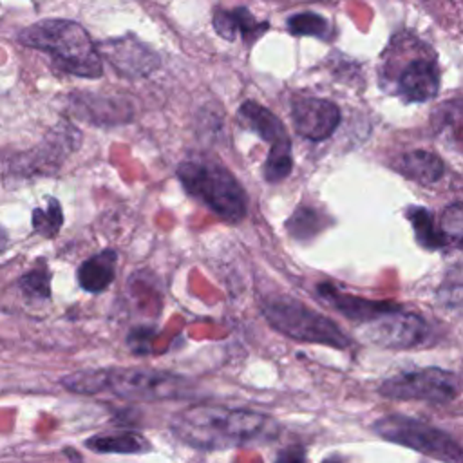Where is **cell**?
<instances>
[{
	"instance_id": "d6986e66",
	"label": "cell",
	"mask_w": 463,
	"mask_h": 463,
	"mask_svg": "<svg viewBox=\"0 0 463 463\" xmlns=\"http://www.w3.org/2000/svg\"><path fill=\"white\" fill-rule=\"evenodd\" d=\"M407 217L412 222V228L416 232L418 241L425 248H441L445 244L439 226L438 228L434 226V221H432L430 213L425 208H411L407 212Z\"/></svg>"
},
{
	"instance_id": "ac0fdd59",
	"label": "cell",
	"mask_w": 463,
	"mask_h": 463,
	"mask_svg": "<svg viewBox=\"0 0 463 463\" xmlns=\"http://www.w3.org/2000/svg\"><path fill=\"white\" fill-rule=\"evenodd\" d=\"M293 161H291V141H282L277 145H271L268 159L264 163V177L269 183H279L291 172Z\"/></svg>"
},
{
	"instance_id": "9c48e42d",
	"label": "cell",
	"mask_w": 463,
	"mask_h": 463,
	"mask_svg": "<svg viewBox=\"0 0 463 463\" xmlns=\"http://www.w3.org/2000/svg\"><path fill=\"white\" fill-rule=\"evenodd\" d=\"M291 116L295 130L311 141L329 137L340 123L338 107L333 101L320 98L295 99L291 105Z\"/></svg>"
},
{
	"instance_id": "5b68a950",
	"label": "cell",
	"mask_w": 463,
	"mask_h": 463,
	"mask_svg": "<svg viewBox=\"0 0 463 463\" xmlns=\"http://www.w3.org/2000/svg\"><path fill=\"white\" fill-rule=\"evenodd\" d=\"M374 432L392 443L414 449L447 463H463V447L447 432L425 421L391 414L374 421Z\"/></svg>"
},
{
	"instance_id": "4fadbf2b",
	"label": "cell",
	"mask_w": 463,
	"mask_h": 463,
	"mask_svg": "<svg viewBox=\"0 0 463 463\" xmlns=\"http://www.w3.org/2000/svg\"><path fill=\"white\" fill-rule=\"evenodd\" d=\"M213 27L226 40H235V36L241 33L242 40L251 43L268 29V24L257 22L246 7H237L233 11L217 9L213 14Z\"/></svg>"
},
{
	"instance_id": "cb8c5ba5",
	"label": "cell",
	"mask_w": 463,
	"mask_h": 463,
	"mask_svg": "<svg viewBox=\"0 0 463 463\" xmlns=\"http://www.w3.org/2000/svg\"><path fill=\"white\" fill-rule=\"evenodd\" d=\"M20 288L24 289L25 295L29 297H38V298H49L51 288H49V271L42 268L31 269L27 275L20 279Z\"/></svg>"
},
{
	"instance_id": "7c38bea8",
	"label": "cell",
	"mask_w": 463,
	"mask_h": 463,
	"mask_svg": "<svg viewBox=\"0 0 463 463\" xmlns=\"http://www.w3.org/2000/svg\"><path fill=\"white\" fill-rule=\"evenodd\" d=\"M318 295L335 309H338L342 315H345L351 320L356 322H369L387 311H392L400 306H396L394 302L389 300H371V298H362V297H354L349 293H342L340 289H336L331 284H320L318 286Z\"/></svg>"
},
{
	"instance_id": "8992f818",
	"label": "cell",
	"mask_w": 463,
	"mask_h": 463,
	"mask_svg": "<svg viewBox=\"0 0 463 463\" xmlns=\"http://www.w3.org/2000/svg\"><path fill=\"white\" fill-rule=\"evenodd\" d=\"M184 380L157 369H101V392L128 400H174L184 392Z\"/></svg>"
},
{
	"instance_id": "277c9868",
	"label": "cell",
	"mask_w": 463,
	"mask_h": 463,
	"mask_svg": "<svg viewBox=\"0 0 463 463\" xmlns=\"http://www.w3.org/2000/svg\"><path fill=\"white\" fill-rule=\"evenodd\" d=\"M262 313L277 331L293 340L324 344L338 349L349 345V338L331 318L291 297L269 298L262 306Z\"/></svg>"
},
{
	"instance_id": "2e32d148",
	"label": "cell",
	"mask_w": 463,
	"mask_h": 463,
	"mask_svg": "<svg viewBox=\"0 0 463 463\" xmlns=\"http://www.w3.org/2000/svg\"><path fill=\"white\" fill-rule=\"evenodd\" d=\"M396 168L407 179H412L420 184H430L443 175V161L436 154L425 152V150H414V152L403 154L398 159Z\"/></svg>"
},
{
	"instance_id": "30bf717a",
	"label": "cell",
	"mask_w": 463,
	"mask_h": 463,
	"mask_svg": "<svg viewBox=\"0 0 463 463\" xmlns=\"http://www.w3.org/2000/svg\"><path fill=\"white\" fill-rule=\"evenodd\" d=\"M396 94L405 101H429L438 94L439 71L436 58L420 54L409 60L394 78Z\"/></svg>"
},
{
	"instance_id": "ba28073f",
	"label": "cell",
	"mask_w": 463,
	"mask_h": 463,
	"mask_svg": "<svg viewBox=\"0 0 463 463\" xmlns=\"http://www.w3.org/2000/svg\"><path fill=\"white\" fill-rule=\"evenodd\" d=\"M427 322L411 311L396 307L364 324V336L382 347L405 349L418 345L427 336Z\"/></svg>"
},
{
	"instance_id": "484cf974",
	"label": "cell",
	"mask_w": 463,
	"mask_h": 463,
	"mask_svg": "<svg viewBox=\"0 0 463 463\" xmlns=\"http://www.w3.org/2000/svg\"><path fill=\"white\" fill-rule=\"evenodd\" d=\"M461 383H463V365H461Z\"/></svg>"
},
{
	"instance_id": "e0dca14e",
	"label": "cell",
	"mask_w": 463,
	"mask_h": 463,
	"mask_svg": "<svg viewBox=\"0 0 463 463\" xmlns=\"http://www.w3.org/2000/svg\"><path fill=\"white\" fill-rule=\"evenodd\" d=\"M85 445L96 452H114V454H139V452L150 450V443L141 434L130 432V430L99 434V436L89 438Z\"/></svg>"
},
{
	"instance_id": "52a82bcc",
	"label": "cell",
	"mask_w": 463,
	"mask_h": 463,
	"mask_svg": "<svg viewBox=\"0 0 463 463\" xmlns=\"http://www.w3.org/2000/svg\"><path fill=\"white\" fill-rule=\"evenodd\" d=\"M458 380L452 373L425 367L398 373L382 382L378 392L389 400H423L432 403L450 402L458 394Z\"/></svg>"
},
{
	"instance_id": "5bb4252c",
	"label": "cell",
	"mask_w": 463,
	"mask_h": 463,
	"mask_svg": "<svg viewBox=\"0 0 463 463\" xmlns=\"http://www.w3.org/2000/svg\"><path fill=\"white\" fill-rule=\"evenodd\" d=\"M118 255L114 250H103L78 268V284L89 293H99L110 286L116 275Z\"/></svg>"
},
{
	"instance_id": "9a60e30c",
	"label": "cell",
	"mask_w": 463,
	"mask_h": 463,
	"mask_svg": "<svg viewBox=\"0 0 463 463\" xmlns=\"http://www.w3.org/2000/svg\"><path fill=\"white\" fill-rule=\"evenodd\" d=\"M239 114L269 145H277L289 139L282 121L266 107L255 101H244L239 109Z\"/></svg>"
},
{
	"instance_id": "3957f363",
	"label": "cell",
	"mask_w": 463,
	"mask_h": 463,
	"mask_svg": "<svg viewBox=\"0 0 463 463\" xmlns=\"http://www.w3.org/2000/svg\"><path fill=\"white\" fill-rule=\"evenodd\" d=\"M184 190L206 204L221 219L235 224L246 215V194L239 181L221 165L210 161H184L177 168Z\"/></svg>"
},
{
	"instance_id": "8fae6325",
	"label": "cell",
	"mask_w": 463,
	"mask_h": 463,
	"mask_svg": "<svg viewBox=\"0 0 463 463\" xmlns=\"http://www.w3.org/2000/svg\"><path fill=\"white\" fill-rule=\"evenodd\" d=\"M98 52L105 56L114 69L127 76H145L159 65L157 56L139 40L130 36L103 42L98 47Z\"/></svg>"
},
{
	"instance_id": "603a6c76",
	"label": "cell",
	"mask_w": 463,
	"mask_h": 463,
	"mask_svg": "<svg viewBox=\"0 0 463 463\" xmlns=\"http://www.w3.org/2000/svg\"><path fill=\"white\" fill-rule=\"evenodd\" d=\"M288 29L295 36H320L327 34L329 24L326 18L315 13H298L288 20Z\"/></svg>"
},
{
	"instance_id": "6da1fadb",
	"label": "cell",
	"mask_w": 463,
	"mask_h": 463,
	"mask_svg": "<svg viewBox=\"0 0 463 463\" xmlns=\"http://www.w3.org/2000/svg\"><path fill=\"white\" fill-rule=\"evenodd\" d=\"M271 420L257 411L222 405H197L172 418L174 434L201 450L232 449L269 434Z\"/></svg>"
},
{
	"instance_id": "7402d4cb",
	"label": "cell",
	"mask_w": 463,
	"mask_h": 463,
	"mask_svg": "<svg viewBox=\"0 0 463 463\" xmlns=\"http://www.w3.org/2000/svg\"><path fill=\"white\" fill-rule=\"evenodd\" d=\"M322 217L317 210L313 208H298L295 213L288 219L286 228L295 239H309L315 233L322 230Z\"/></svg>"
},
{
	"instance_id": "d4e9b609",
	"label": "cell",
	"mask_w": 463,
	"mask_h": 463,
	"mask_svg": "<svg viewBox=\"0 0 463 463\" xmlns=\"http://www.w3.org/2000/svg\"><path fill=\"white\" fill-rule=\"evenodd\" d=\"M306 461V456H304V449L298 447V445H293V447H288L284 450L279 452L275 463H304Z\"/></svg>"
},
{
	"instance_id": "44dd1931",
	"label": "cell",
	"mask_w": 463,
	"mask_h": 463,
	"mask_svg": "<svg viewBox=\"0 0 463 463\" xmlns=\"http://www.w3.org/2000/svg\"><path fill=\"white\" fill-rule=\"evenodd\" d=\"M63 222V213L61 206L56 199H49L45 208H34L33 212V228L36 233L52 239Z\"/></svg>"
},
{
	"instance_id": "7a4b0ae2",
	"label": "cell",
	"mask_w": 463,
	"mask_h": 463,
	"mask_svg": "<svg viewBox=\"0 0 463 463\" xmlns=\"http://www.w3.org/2000/svg\"><path fill=\"white\" fill-rule=\"evenodd\" d=\"M18 42L47 52L56 67L65 72L98 78L101 76V58L87 31L71 20L47 18L20 31Z\"/></svg>"
},
{
	"instance_id": "ffe728a7",
	"label": "cell",
	"mask_w": 463,
	"mask_h": 463,
	"mask_svg": "<svg viewBox=\"0 0 463 463\" xmlns=\"http://www.w3.org/2000/svg\"><path fill=\"white\" fill-rule=\"evenodd\" d=\"M439 230L445 244H450L463 251V203L450 204L443 210L439 219Z\"/></svg>"
}]
</instances>
